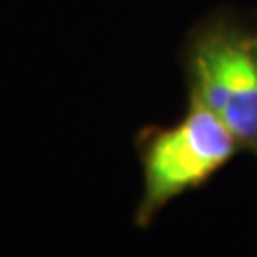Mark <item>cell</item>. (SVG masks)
I'll list each match as a JSON object with an SVG mask.
<instances>
[{"instance_id":"6da1fadb","label":"cell","mask_w":257,"mask_h":257,"mask_svg":"<svg viewBox=\"0 0 257 257\" xmlns=\"http://www.w3.org/2000/svg\"><path fill=\"white\" fill-rule=\"evenodd\" d=\"M180 62L187 101L210 109L257 159V15L208 13L187 32Z\"/></svg>"},{"instance_id":"7a4b0ae2","label":"cell","mask_w":257,"mask_h":257,"mask_svg":"<svg viewBox=\"0 0 257 257\" xmlns=\"http://www.w3.org/2000/svg\"><path fill=\"white\" fill-rule=\"evenodd\" d=\"M133 144L142 167V197L133 212L140 229L178 197L210 184L242 152L229 128L195 101H187L184 114L170 124L142 126Z\"/></svg>"}]
</instances>
